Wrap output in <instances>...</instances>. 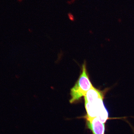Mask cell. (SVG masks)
Segmentation results:
<instances>
[{"instance_id":"obj_1","label":"cell","mask_w":134,"mask_h":134,"mask_svg":"<svg viewBox=\"0 0 134 134\" xmlns=\"http://www.w3.org/2000/svg\"><path fill=\"white\" fill-rule=\"evenodd\" d=\"M93 87L87 73L86 64L85 63L82 66L81 74L74 86L71 89L70 103H72L79 100Z\"/></svg>"},{"instance_id":"obj_2","label":"cell","mask_w":134,"mask_h":134,"mask_svg":"<svg viewBox=\"0 0 134 134\" xmlns=\"http://www.w3.org/2000/svg\"><path fill=\"white\" fill-rule=\"evenodd\" d=\"M103 98L98 99L93 104L96 110L97 118L100 121L105 123L108 120V113L103 102Z\"/></svg>"},{"instance_id":"obj_3","label":"cell","mask_w":134,"mask_h":134,"mask_svg":"<svg viewBox=\"0 0 134 134\" xmlns=\"http://www.w3.org/2000/svg\"><path fill=\"white\" fill-rule=\"evenodd\" d=\"M88 128L93 134H104L105 127L103 123L97 117L89 119L86 118Z\"/></svg>"},{"instance_id":"obj_4","label":"cell","mask_w":134,"mask_h":134,"mask_svg":"<svg viewBox=\"0 0 134 134\" xmlns=\"http://www.w3.org/2000/svg\"><path fill=\"white\" fill-rule=\"evenodd\" d=\"M84 97L85 101L90 103H93L98 99L104 98L102 92L94 87L88 90Z\"/></svg>"},{"instance_id":"obj_5","label":"cell","mask_w":134,"mask_h":134,"mask_svg":"<svg viewBox=\"0 0 134 134\" xmlns=\"http://www.w3.org/2000/svg\"><path fill=\"white\" fill-rule=\"evenodd\" d=\"M68 16L69 19L72 21H74L75 19L74 16L71 13H69L68 14Z\"/></svg>"},{"instance_id":"obj_6","label":"cell","mask_w":134,"mask_h":134,"mask_svg":"<svg viewBox=\"0 0 134 134\" xmlns=\"http://www.w3.org/2000/svg\"><path fill=\"white\" fill-rule=\"evenodd\" d=\"M15 78H16L18 79L19 78H20V76H19V75H16L15 76Z\"/></svg>"},{"instance_id":"obj_7","label":"cell","mask_w":134,"mask_h":134,"mask_svg":"<svg viewBox=\"0 0 134 134\" xmlns=\"http://www.w3.org/2000/svg\"><path fill=\"white\" fill-rule=\"evenodd\" d=\"M33 97H34V98H37V95H33Z\"/></svg>"}]
</instances>
